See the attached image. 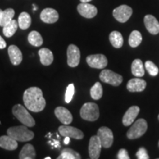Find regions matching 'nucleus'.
<instances>
[{
	"label": "nucleus",
	"mask_w": 159,
	"mask_h": 159,
	"mask_svg": "<svg viewBox=\"0 0 159 159\" xmlns=\"http://www.w3.org/2000/svg\"><path fill=\"white\" fill-rule=\"evenodd\" d=\"M23 101L26 108L33 112L42 111L46 106V100L42 91L38 87L27 89L23 94Z\"/></svg>",
	"instance_id": "1"
},
{
	"label": "nucleus",
	"mask_w": 159,
	"mask_h": 159,
	"mask_svg": "<svg viewBox=\"0 0 159 159\" xmlns=\"http://www.w3.org/2000/svg\"><path fill=\"white\" fill-rule=\"evenodd\" d=\"M7 135L14 139L17 142H29L34 138V133L30 130L27 126L23 125L10 128L7 131Z\"/></svg>",
	"instance_id": "2"
},
{
	"label": "nucleus",
	"mask_w": 159,
	"mask_h": 159,
	"mask_svg": "<svg viewBox=\"0 0 159 159\" xmlns=\"http://www.w3.org/2000/svg\"><path fill=\"white\" fill-rule=\"evenodd\" d=\"M13 114L18 120L20 121L23 125L27 127H33L35 126V122L33 117L31 116L27 109L23 105L17 104L13 106Z\"/></svg>",
	"instance_id": "3"
},
{
	"label": "nucleus",
	"mask_w": 159,
	"mask_h": 159,
	"mask_svg": "<svg viewBox=\"0 0 159 159\" xmlns=\"http://www.w3.org/2000/svg\"><path fill=\"white\" fill-rule=\"evenodd\" d=\"M80 116L84 120L94 122L99 116V107L96 103L86 102L80 109Z\"/></svg>",
	"instance_id": "4"
},
{
	"label": "nucleus",
	"mask_w": 159,
	"mask_h": 159,
	"mask_svg": "<svg viewBox=\"0 0 159 159\" xmlns=\"http://www.w3.org/2000/svg\"><path fill=\"white\" fill-rule=\"evenodd\" d=\"M147 130H148V123L146 120L144 119H139L129 129L127 133V136L130 139H139L146 133Z\"/></svg>",
	"instance_id": "5"
},
{
	"label": "nucleus",
	"mask_w": 159,
	"mask_h": 159,
	"mask_svg": "<svg viewBox=\"0 0 159 159\" xmlns=\"http://www.w3.org/2000/svg\"><path fill=\"white\" fill-rule=\"evenodd\" d=\"M99 79L103 83H108V84L114 85V86H118L123 81L122 75L109 70V69H104L101 71V73L99 74Z\"/></svg>",
	"instance_id": "6"
},
{
	"label": "nucleus",
	"mask_w": 159,
	"mask_h": 159,
	"mask_svg": "<svg viewBox=\"0 0 159 159\" xmlns=\"http://www.w3.org/2000/svg\"><path fill=\"white\" fill-rule=\"evenodd\" d=\"M97 136L100 140L102 147L104 148H111L114 142V134L111 129L107 127H101L97 131Z\"/></svg>",
	"instance_id": "7"
},
{
	"label": "nucleus",
	"mask_w": 159,
	"mask_h": 159,
	"mask_svg": "<svg viewBox=\"0 0 159 159\" xmlns=\"http://www.w3.org/2000/svg\"><path fill=\"white\" fill-rule=\"evenodd\" d=\"M133 13V10L130 7L122 5L117 7L113 11V16L117 21L121 23H125L128 21Z\"/></svg>",
	"instance_id": "8"
},
{
	"label": "nucleus",
	"mask_w": 159,
	"mask_h": 159,
	"mask_svg": "<svg viewBox=\"0 0 159 159\" xmlns=\"http://www.w3.org/2000/svg\"><path fill=\"white\" fill-rule=\"evenodd\" d=\"M80 61V51L75 44H70L67 49V63L70 67H76Z\"/></svg>",
	"instance_id": "9"
},
{
	"label": "nucleus",
	"mask_w": 159,
	"mask_h": 159,
	"mask_svg": "<svg viewBox=\"0 0 159 159\" xmlns=\"http://www.w3.org/2000/svg\"><path fill=\"white\" fill-rule=\"evenodd\" d=\"M86 62L91 68L103 69L108 65V59L102 54L91 55L86 57Z\"/></svg>",
	"instance_id": "10"
},
{
	"label": "nucleus",
	"mask_w": 159,
	"mask_h": 159,
	"mask_svg": "<svg viewBox=\"0 0 159 159\" xmlns=\"http://www.w3.org/2000/svg\"><path fill=\"white\" fill-rule=\"evenodd\" d=\"M58 132L63 137L69 136L75 139H82L84 137L83 133L75 127L69 126V125H61L59 127Z\"/></svg>",
	"instance_id": "11"
},
{
	"label": "nucleus",
	"mask_w": 159,
	"mask_h": 159,
	"mask_svg": "<svg viewBox=\"0 0 159 159\" xmlns=\"http://www.w3.org/2000/svg\"><path fill=\"white\" fill-rule=\"evenodd\" d=\"M101 144L98 136H93L91 137L89 144V153L91 159H97L99 158L101 152Z\"/></svg>",
	"instance_id": "12"
},
{
	"label": "nucleus",
	"mask_w": 159,
	"mask_h": 159,
	"mask_svg": "<svg viewBox=\"0 0 159 159\" xmlns=\"http://www.w3.org/2000/svg\"><path fill=\"white\" fill-rule=\"evenodd\" d=\"M77 11L82 16L86 19H92L97 14V9L94 5L89 2H81L77 6Z\"/></svg>",
	"instance_id": "13"
},
{
	"label": "nucleus",
	"mask_w": 159,
	"mask_h": 159,
	"mask_svg": "<svg viewBox=\"0 0 159 159\" xmlns=\"http://www.w3.org/2000/svg\"><path fill=\"white\" fill-rule=\"evenodd\" d=\"M55 114L60 122L63 123V125L71 124L73 120L71 112L64 107H57L55 110Z\"/></svg>",
	"instance_id": "14"
},
{
	"label": "nucleus",
	"mask_w": 159,
	"mask_h": 159,
	"mask_svg": "<svg viewBox=\"0 0 159 159\" xmlns=\"http://www.w3.org/2000/svg\"><path fill=\"white\" fill-rule=\"evenodd\" d=\"M40 18L41 21L44 23L53 24L58 20L59 15L56 10L53 8H45L41 11Z\"/></svg>",
	"instance_id": "15"
},
{
	"label": "nucleus",
	"mask_w": 159,
	"mask_h": 159,
	"mask_svg": "<svg viewBox=\"0 0 159 159\" xmlns=\"http://www.w3.org/2000/svg\"><path fill=\"white\" fill-rule=\"evenodd\" d=\"M144 25L149 31V33L152 35H157L159 33V22L156 18L152 15H146L144 19Z\"/></svg>",
	"instance_id": "16"
},
{
	"label": "nucleus",
	"mask_w": 159,
	"mask_h": 159,
	"mask_svg": "<svg viewBox=\"0 0 159 159\" xmlns=\"http://www.w3.org/2000/svg\"><path fill=\"white\" fill-rule=\"evenodd\" d=\"M139 111V106L134 105V106H131L128 111L125 112L122 118V123L125 126H130V125H132L134 122V121L136 120L137 116H138Z\"/></svg>",
	"instance_id": "17"
},
{
	"label": "nucleus",
	"mask_w": 159,
	"mask_h": 159,
	"mask_svg": "<svg viewBox=\"0 0 159 159\" xmlns=\"http://www.w3.org/2000/svg\"><path fill=\"white\" fill-rule=\"evenodd\" d=\"M147 83L144 80L133 78L128 81L127 89L130 92H142L146 88Z\"/></svg>",
	"instance_id": "18"
},
{
	"label": "nucleus",
	"mask_w": 159,
	"mask_h": 159,
	"mask_svg": "<svg viewBox=\"0 0 159 159\" xmlns=\"http://www.w3.org/2000/svg\"><path fill=\"white\" fill-rule=\"evenodd\" d=\"M8 55L13 65L18 66L22 61V53L17 46L11 45L8 48Z\"/></svg>",
	"instance_id": "19"
},
{
	"label": "nucleus",
	"mask_w": 159,
	"mask_h": 159,
	"mask_svg": "<svg viewBox=\"0 0 159 159\" xmlns=\"http://www.w3.org/2000/svg\"><path fill=\"white\" fill-rule=\"evenodd\" d=\"M0 148L7 150H15L18 148L17 141L10 136L0 137Z\"/></svg>",
	"instance_id": "20"
},
{
	"label": "nucleus",
	"mask_w": 159,
	"mask_h": 159,
	"mask_svg": "<svg viewBox=\"0 0 159 159\" xmlns=\"http://www.w3.org/2000/svg\"><path fill=\"white\" fill-rule=\"evenodd\" d=\"M39 55L40 57L41 63L43 66H49L53 62L54 57L51 50L47 48H41L39 51Z\"/></svg>",
	"instance_id": "21"
},
{
	"label": "nucleus",
	"mask_w": 159,
	"mask_h": 159,
	"mask_svg": "<svg viewBox=\"0 0 159 159\" xmlns=\"http://www.w3.org/2000/svg\"><path fill=\"white\" fill-rule=\"evenodd\" d=\"M36 156L34 147L30 144H27L23 147L19 153L20 159H34Z\"/></svg>",
	"instance_id": "22"
},
{
	"label": "nucleus",
	"mask_w": 159,
	"mask_h": 159,
	"mask_svg": "<svg viewBox=\"0 0 159 159\" xmlns=\"http://www.w3.org/2000/svg\"><path fill=\"white\" fill-rule=\"evenodd\" d=\"M132 74L137 77H142L144 75V69L143 63L140 59H136L133 61L131 65Z\"/></svg>",
	"instance_id": "23"
},
{
	"label": "nucleus",
	"mask_w": 159,
	"mask_h": 159,
	"mask_svg": "<svg viewBox=\"0 0 159 159\" xmlns=\"http://www.w3.org/2000/svg\"><path fill=\"white\" fill-rule=\"evenodd\" d=\"M19 25L16 20L12 19L10 22L3 27V34L5 37L11 38L15 34L16 32Z\"/></svg>",
	"instance_id": "24"
},
{
	"label": "nucleus",
	"mask_w": 159,
	"mask_h": 159,
	"mask_svg": "<svg viewBox=\"0 0 159 159\" xmlns=\"http://www.w3.org/2000/svg\"><path fill=\"white\" fill-rule=\"evenodd\" d=\"M109 40L113 47L117 49L121 48L124 42L122 34L118 31L111 32L109 35Z\"/></svg>",
	"instance_id": "25"
},
{
	"label": "nucleus",
	"mask_w": 159,
	"mask_h": 159,
	"mask_svg": "<svg viewBox=\"0 0 159 159\" xmlns=\"http://www.w3.org/2000/svg\"><path fill=\"white\" fill-rule=\"evenodd\" d=\"M31 17L29 13L26 12H22L20 13L19 19H18V25L21 30L28 29L31 25Z\"/></svg>",
	"instance_id": "26"
},
{
	"label": "nucleus",
	"mask_w": 159,
	"mask_h": 159,
	"mask_svg": "<svg viewBox=\"0 0 159 159\" xmlns=\"http://www.w3.org/2000/svg\"><path fill=\"white\" fill-rule=\"evenodd\" d=\"M81 156L78 152L70 148H65L61 151L57 159H80Z\"/></svg>",
	"instance_id": "27"
},
{
	"label": "nucleus",
	"mask_w": 159,
	"mask_h": 159,
	"mask_svg": "<svg viewBox=\"0 0 159 159\" xmlns=\"http://www.w3.org/2000/svg\"><path fill=\"white\" fill-rule=\"evenodd\" d=\"M28 41L31 45L40 47L43 44V39L41 34L37 31H31L28 35Z\"/></svg>",
	"instance_id": "28"
},
{
	"label": "nucleus",
	"mask_w": 159,
	"mask_h": 159,
	"mask_svg": "<svg viewBox=\"0 0 159 159\" xmlns=\"http://www.w3.org/2000/svg\"><path fill=\"white\" fill-rule=\"evenodd\" d=\"M15 15L14 10L12 8H7L2 11L1 18H0V27H4L5 25L10 22Z\"/></svg>",
	"instance_id": "29"
},
{
	"label": "nucleus",
	"mask_w": 159,
	"mask_h": 159,
	"mask_svg": "<svg viewBox=\"0 0 159 159\" xmlns=\"http://www.w3.org/2000/svg\"><path fill=\"white\" fill-rule=\"evenodd\" d=\"M142 36L141 33L138 30H134L130 33L129 37V44L133 48H136L142 43Z\"/></svg>",
	"instance_id": "30"
},
{
	"label": "nucleus",
	"mask_w": 159,
	"mask_h": 159,
	"mask_svg": "<svg viewBox=\"0 0 159 159\" xmlns=\"http://www.w3.org/2000/svg\"><path fill=\"white\" fill-rule=\"evenodd\" d=\"M90 94L91 97H92V99H95V100H98L102 97L103 94V90H102V86L100 84L99 82H97L95 84L91 87L90 90Z\"/></svg>",
	"instance_id": "31"
},
{
	"label": "nucleus",
	"mask_w": 159,
	"mask_h": 159,
	"mask_svg": "<svg viewBox=\"0 0 159 159\" xmlns=\"http://www.w3.org/2000/svg\"><path fill=\"white\" fill-rule=\"evenodd\" d=\"M145 68L151 76H156L158 74V68L153 62L150 61H147L145 62Z\"/></svg>",
	"instance_id": "32"
},
{
	"label": "nucleus",
	"mask_w": 159,
	"mask_h": 159,
	"mask_svg": "<svg viewBox=\"0 0 159 159\" xmlns=\"http://www.w3.org/2000/svg\"><path fill=\"white\" fill-rule=\"evenodd\" d=\"M75 94V85L73 83L69 84L66 88L65 94V101L66 103H69L72 99Z\"/></svg>",
	"instance_id": "33"
},
{
	"label": "nucleus",
	"mask_w": 159,
	"mask_h": 159,
	"mask_svg": "<svg viewBox=\"0 0 159 159\" xmlns=\"http://www.w3.org/2000/svg\"><path fill=\"white\" fill-rule=\"evenodd\" d=\"M136 156L139 159H148L150 158L148 152H147L146 149L144 148H141L139 149L138 152L136 153Z\"/></svg>",
	"instance_id": "34"
},
{
	"label": "nucleus",
	"mask_w": 159,
	"mask_h": 159,
	"mask_svg": "<svg viewBox=\"0 0 159 159\" xmlns=\"http://www.w3.org/2000/svg\"><path fill=\"white\" fill-rule=\"evenodd\" d=\"M117 158L119 159H129L130 158V156H129L126 150H125V149H121V150L119 151L118 155H117Z\"/></svg>",
	"instance_id": "35"
},
{
	"label": "nucleus",
	"mask_w": 159,
	"mask_h": 159,
	"mask_svg": "<svg viewBox=\"0 0 159 159\" xmlns=\"http://www.w3.org/2000/svg\"><path fill=\"white\" fill-rule=\"evenodd\" d=\"M6 46H7V43H6L5 41L4 40L3 38L0 35V49H5Z\"/></svg>",
	"instance_id": "36"
},
{
	"label": "nucleus",
	"mask_w": 159,
	"mask_h": 159,
	"mask_svg": "<svg viewBox=\"0 0 159 159\" xmlns=\"http://www.w3.org/2000/svg\"><path fill=\"white\" fill-rule=\"evenodd\" d=\"M70 137L66 136L64 140H63V142H64L65 144H69V142H70Z\"/></svg>",
	"instance_id": "37"
},
{
	"label": "nucleus",
	"mask_w": 159,
	"mask_h": 159,
	"mask_svg": "<svg viewBox=\"0 0 159 159\" xmlns=\"http://www.w3.org/2000/svg\"><path fill=\"white\" fill-rule=\"evenodd\" d=\"M91 0H80L81 2H91Z\"/></svg>",
	"instance_id": "38"
},
{
	"label": "nucleus",
	"mask_w": 159,
	"mask_h": 159,
	"mask_svg": "<svg viewBox=\"0 0 159 159\" xmlns=\"http://www.w3.org/2000/svg\"><path fill=\"white\" fill-rule=\"evenodd\" d=\"M2 11H2V10L0 9V18H1V16H2Z\"/></svg>",
	"instance_id": "39"
},
{
	"label": "nucleus",
	"mask_w": 159,
	"mask_h": 159,
	"mask_svg": "<svg viewBox=\"0 0 159 159\" xmlns=\"http://www.w3.org/2000/svg\"><path fill=\"white\" fill-rule=\"evenodd\" d=\"M47 136H49V137H50L51 136V133H49V134L47 135Z\"/></svg>",
	"instance_id": "40"
},
{
	"label": "nucleus",
	"mask_w": 159,
	"mask_h": 159,
	"mask_svg": "<svg viewBox=\"0 0 159 159\" xmlns=\"http://www.w3.org/2000/svg\"><path fill=\"white\" fill-rule=\"evenodd\" d=\"M51 158H50V157H46V158H45V159H50Z\"/></svg>",
	"instance_id": "41"
},
{
	"label": "nucleus",
	"mask_w": 159,
	"mask_h": 159,
	"mask_svg": "<svg viewBox=\"0 0 159 159\" xmlns=\"http://www.w3.org/2000/svg\"><path fill=\"white\" fill-rule=\"evenodd\" d=\"M158 119H159V114H158Z\"/></svg>",
	"instance_id": "42"
},
{
	"label": "nucleus",
	"mask_w": 159,
	"mask_h": 159,
	"mask_svg": "<svg viewBox=\"0 0 159 159\" xmlns=\"http://www.w3.org/2000/svg\"><path fill=\"white\" fill-rule=\"evenodd\" d=\"M158 146H159V142H158Z\"/></svg>",
	"instance_id": "43"
}]
</instances>
